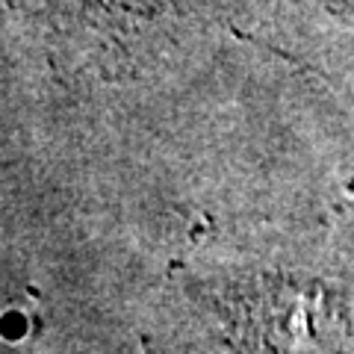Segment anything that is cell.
Returning a JSON list of instances; mask_svg holds the SVG:
<instances>
[{
    "label": "cell",
    "instance_id": "6da1fadb",
    "mask_svg": "<svg viewBox=\"0 0 354 354\" xmlns=\"http://www.w3.org/2000/svg\"><path fill=\"white\" fill-rule=\"evenodd\" d=\"M339 3H342V6H346V9H348V12H354V0H339Z\"/></svg>",
    "mask_w": 354,
    "mask_h": 354
}]
</instances>
